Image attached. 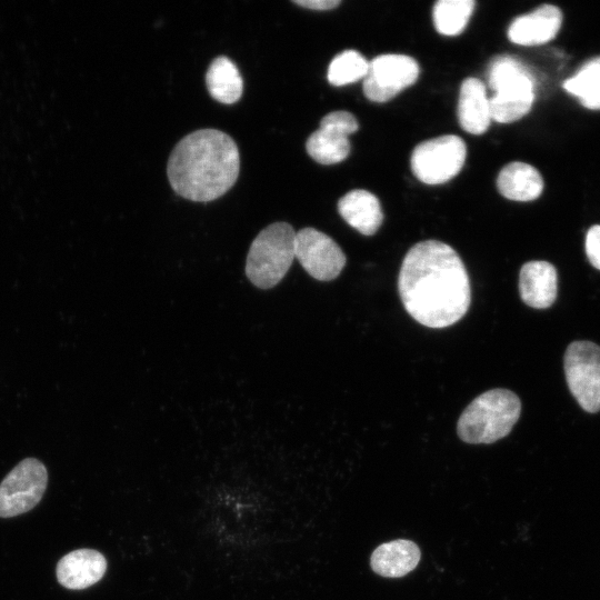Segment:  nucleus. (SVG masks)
<instances>
[{"label": "nucleus", "instance_id": "1", "mask_svg": "<svg viewBox=\"0 0 600 600\" xmlns=\"http://www.w3.org/2000/svg\"><path fill=\"white\" fill-rule=\"evenodd\" d=\"M406 311L420 324L441 329L468 311L471 288L467 269L449 244L424 240L409 249L398 277Z\"/></svg>", "mask_w": 600, "mask_h": 600}, {"label": "nucleus", "instance_id": "20", "mask_svg": "<svg viewBox=\"0 0 600 600\" xmlns=\"http://www.w3.org/2000/svg\"><path fill=\"white\" fill-rule=\"evenodd\" d=\"M564 90L591 110H600V56L587 60L563 83Z\"/></svg>", "mask_w": 600, "mask_h": 600}, {"label": "nucleus", "instance_id": "2", "mask_svg": "<svg viewBox=\"0 0 600 600\" xmlns=\"http://www.w3.org/2000/svg\"><path fill=\"white\" fill-rule=\"evenodd\" d=\"M239 169L240 156L233 139L217 129H201L176 144L167 174L179 196L207 202L221 197L236 183Z\"/></svg>", "mask_w": 600, "mask_h": 600}, {"label": "nucleus", "instance_id": "19", "mask_svg": "<svg viewBox=\"0 0 600 600\" xmlns=\"http://www.w3.org/2000/svg\"><path fill=\"white\" fill-rule=\"evenodd\" d=\"M209 93L221 103L237 102L242 94V78L237 66L224 56L217 57L206 73Z\"/></svg>", "mask_w": 600, "mask_h": 600}, {"label": "nucleus", "instance_id": "13", "mask_svg": "<svg viewBox=\"0 0 600 600\" xmlns=\"http://www.w3.org/2000/svg\"><path fill=\"white\" fill-rule=\"evenodd\" d=\"M106 570L107 560L102 553L92 549H78L59 560L56 573L62 587L80 590L97 583Z\"/></svg>", "mask_w": 600, "mask_h": 600}, {"label": "nucleus", "instance_id": "21", "mask_svg": "<svg viewBox=\"0 0 600 600\" xmlns=\"http://www.w3.org/2000/svg\"><path fill=\"white\" fill-rule=\"evenodd\" d=\"M473 0H439L433 7V22L443 36L461 33L474 9Z\"/></svg>", "mask_w": 600, "mask_h": 600}, {"label": "nucleus", "instance_id": "15", "mask_svg": "<svg viewBox=\"0 0 600 600\" xmlns=\"http://www.w3.org/2000/svg\"><path fill=\"white\" fill-rule=\"evenodd\" d=\"M458 120L461 128L472 134H482L490 126V101L484 84L477 78H467L461 84Z\"/></svg>", "mask_w": 600, "mask_h": 600}, {"label": "nucleus", "instance_id": "24", "mask_svg": "<svg viewBox=\"0 0 600 600\" xmlns=\"http://www.w3.org/2000/svg\"><path fill=\"white\" fill-rule=\"evenodd\" d=\"M292 2L312 10H330L340 4V0H294Z\"/></svg>", "mask_w": 600, "mask_h": 600}, {"label": "nucleus", "instance_id": "6", "mask_svg": "<svg viewBox=\"0 0 600 600\" xmlns=\"http://www.w3.org/2000/svg\"><path fill=\"white\" fill-rule=\"evenodd\" d=\"M467 148L454 134L440 136L419 143L411 154V170L427 184H441L456 177L462 169Z\"/></svg>", "mask_w": 600, "mask_h": 600}, {"label": "nucleus", "instance_id": "5", "mask_svg": "<svg viewBox=\"0 0 600 600\" xmlns=\"http://www.w3.org/2000/svg\"><path fill=\"white\" fill-rule=\"evenodd\" d=\"M296 231L287 222H273L252 241L246 262L248 279L260 289L278 284L294 259Z\"/></svg>", "mask_w": 600, "mask_h": 600}, {"label": "nucleus", "instance_id": "8", "mask_svg": "<svg viewBox=\"0 0 600 600\" xmlns=\"http://www.w3.org/2000/svg\"><path fill=\"white\" fill-rule=\"evenodd\" d=\"M48 472L42 462L27 458L0 483V517L22 514L36 507L47 488Z\"/></svg>", "mask_w": 600, "mask_h": 600}, {"label": "nucleus", "instance_id": "4", "mask_svg": "<svg viewBox=\"0 0 600 600\" xmlns=\"http://www.w3.org/2000/svg\"><path fill=\"white\" fill-rule=\"evenodd\" d=\"M488 82L494 91L489 99L492 120L510 123L531 110L534 101V77L517 58L500 56L492 60Z\"/></svg>", "mask_w": 600, "mask_h": 600}, {"label": "nucleus", "instance_id": "18", "mask_svg": "<svg viewBox=\"0 0 600 600\" xmlns=\"http://www.w3.org/2000/svg\"><path fill=\"white\" fill-rule=\"evenodd\" d=\"M497 187L507 199L531 201L541 194L543 180L539 171L531 164L513 161L499 172Z\"/></svg>", "mask_w": 600, "mask_h": 600}, {"label": "nucleus", "instance_id": "7", "mask_svg": "<svg viewBox=\"0 0 600 600\" xmlns=\"http://www.w3.org/2000/svg\"><path fill=\"white\" fill-rule=\"evenodd\" d=\"M568 387L587 412L600 410V347L590 341H574L564 353Z\"/></svg>", "mask_w": 600, "mask_h": 600}, {"label": "nucleus", "instance_id": "22", "mask_svg": "<svg viewBox=\"0 0 600 600\" xmlns=\"http://www.w3.org/2000/svg\"><path fill=\"white\" fill-rule=\"evenodd\" d=\"M369 62L356 50H346L337 54L328 68V81L336 87L364 79Z\"/></svg>", "mask_w": 600, "mask_h": 600}, {"label": "nucleus", "instance_id": "11", "mask_svg": "<svg viewBox=\"0 0 600 600\" xmlns=\"http://www.w3.org/2000/svg\"><path fill=\"white\" fill-rule=\"evenodd\" d=\"M359 128L354 116L348 111H333L320 121L318 130L312 132L306 149L309 156L321 164H333L344 160L350 152L349 136Z\"/></svg>", "mask_w": 600, "mask_h": 600}, {"label": "nucleus", "instance_id": "10", "mask_svg": "<svg viewBox=\"0 0 600 600\" xmlns=\"http://www.w3.org/2000/svg\"><path fill=\"white\" fill-rule=\"evenodd\" d=\"M294 258L312 278L320 281L336 279L347 261L336 241L314 228L296 231Z\"/></svg>", "mask_w": 600, "mask_h": 600}, {"label": "nucleus", "instance_id": "3", "mask_svg": "<svg viewBox=\"0 0 600 600\" xmlns=\"http://www.w3.org/2000/svg\"><path fill=\"white\" fill-rule=\"evenodd\" d=\"M521 412V402L508 389H492L473 399L461 413L457 432L472 444L492 443L504 438Z\"/></svg>", "mask_w": 600, "mask_h": 600}, {"label": "nucleus", "instance_id": "16", "mask_svg": "<svg viewBox=\"0 0 600 600\" xmlns=\"http://www.w3.org/2000/svg\"><path fill=\"white\" fill-rule=\"evenodd\" d=\"M338 211L349 226L364 236L374 234L383 221L378 198L363 189L346 193L338 202Z\"/></svg>", "mask_w": 600, "mask_h": 600}, {"label": "nucleus", "instance_id": "14", "mask_svg": "<svg viewBox=\"0 0 600 600\" xmlns=\"http://www.w3.org/2000/svg\"><path fill=\"white\" fill-rule=\"evenodd\" d=\"M519 292L522 301L536 309L549 308L557 298L558 274L547 261H529L519 273Z\"/></svg>", "mask_w": 600, "mask_h": 600}, {"label": "nucleus", "instance_id": "23", "mask_svg": "<svg viewBox=\"0 0 600 600\" xmlns=\"http://www.w3.org/2000/svg\"><path fill=\"white\" fill-rule=\"evenodd\" d=\"M586 253L590 263L600 270V224L592 226L587 231Z\"/></svg>", "mask_w": 600, "mask_h": 600}, {"label": "nucleus", "instance_id": "17", "mask_svg": "<svg viewBox=\"0 0 600 600\" xmlns=\"http://www.w3.org/2000/svg\"><path fill=\"white\" fill-rule=\"evenodd\" d=\"M418 546L404 539L380 544L371 554V569L386 578H400L412 571L419 563Z\"/></svg>", "mask_w": 600, "mask_h": 600}, {"label": "nucleus", "instance_id": "12", "mask_svg": "<svg viewBox=\"0 0 600 600\" xmlns=\"http://www.w3.org/2000/svg\"><path fill=\"white\" fill-rule=\"evenodd\" d=\"M562 23V12L553 4H541L533 11L517 17L509 26L508 38L521 46L543 44L552 40Z\"/></svg>", "mask_w": 600, "mask_h": 600}, {"label": "nucleus", "instance_id": "9", "mask_svg": "<svg viewBox=\"0 0 600 600\" xmlns=\"http://www.w3.org/2000/svg\"><path fill=\"white\" fill-rule=\"evenodd\" d=\"M419 77L418 62L406 54H382L369 62L363 93L373 102H386L413 84Z\"/></svg>", "mask_w": 600, "mask_h": 600}]
</instances>
